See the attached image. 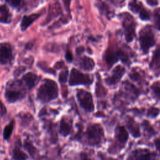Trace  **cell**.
I'll use <instances>...</instances> for the list:
<instances>
[{"label": "cell", "mask_w": 160, "mask_h": 160, "mask_svg": "<svg viewBox=\"0 0 160 160\" xmlns=\"http://www.w3.org/2000/svg\"><path fill=\"white\" fill-rule=\"evenodd\" d=\"M27 88L21 79L11 80L7 83L4 96L9 103L22 99L26 94Z\"/></svg>", "instance_id": "obj_1"}, {"label": "cell", "mask_w": 160, "mask_h": 160, "mask_svg": "<svg viewBox=\"0 0 160 160\" xmlns=\"http://www.w3.org/2000/svg\"><path fill=\"white\" fill-rule=\"evenodd\" d=\"M58 94L57 83L52 79H45L37 91V99L42 103H47L56 99Z\"/></svg>", "instance_id": "obj_2"}, {"label": "cell", "mask_w": 160, "mask_h": 160, "mask_svg": "<svg viewBox=\"0 0 160 160\" xmlns=\"http://www.w3.org/2000/svg\"><path fill=\"white\" fill-rule=\"evenodd\" d=\"M84 142L90 146H98L104 139L103 128L99 124H89L86 131L82 133Z\"/></svg>", "instance_id": "obj_3"}, {"label": "cell", "mask_w": 160, "mask_h": 160, "mask_svg": "<svg viewBox=\"0 0 160 160\" xmlns=\"http://www.w3.org/2000/svg\"><path fill=\"white\" fill-rule=\"evenodd\" d=\"M128 137V132L124 126H117L115 130V139L108 149L109 152L112 154L119 153L124 148Z\"/></svg>", "instance_id": "obj_4"}, {"label": "cell", "mask_w": 160, "mask_h": 160, "mask_svg": "<svg viewBox=\"0 0 160 160\" xmlns=\"http://www.w3.org/2000/svg\"><path fill=\"white\" fill-rule=\"evenodd\" d=\"M119 18L124 30L126 39L128 42H131L136 36V21L132 16L128 12L120 14Z\"/></svg>", "instance_id": "obj_5"}, {"label": "cell", "mask_w": 160, "mask_h": 160, "mask_svg": "<svg viewBox=\"0 0 160 160\" xmlns=\"http://www.w3.org/2000/svg\"><path fill=\"white\" fill-rule=\"evenodd\" d=\"M139 42L144 53H147L149 49L156 42L154 33L150 25L144 27L139 32Z\"/></svg>", "instance_id": "obj_6"}, {"label": "cell", "mask_w": 160, "mask_h": 160, "mask_svg": "<svg viewBox=\"0 0 160 160\" xmlns=\"http://www.w3.org/2000/svg\"><path fill=\"white\" fill-rule=\"evenodd\" d=\"M92 81V78L89 74L82 73L76 68L71 69L68 80V83L70 86L79 85L88 86L91 84Z\"/></svg>", "instance_id": "obj_7"}, {"label": "cell", "mask_w": 160, "mask_h": 160, "mask_svg": "<svg viewBox=\"0 0 160 160\" xmlns=\"http://www.w3.org/2000/svg\"><path fill=\"white\" fill-rule=\"evenodd\" d=\"M76 98L80 106L86 112H91L94 110L92 94L84 89H78Z\"/></svg>", "instance_id": "obj_8"}, {"label": "cell", "mask_w": 160, "mask_h": 160, "mask_svg": "<svg viewBox=\"0 0 160 160\" xmlns=\"http://www.w3.org/2000/svg\"><path fill=\"white\" fill-rule=\"evenodd\" d=\"M158 154L148 149L139 148L130 152L126 160H157Z\"/></svg>", "instance_id": "obj_9"}, {"label": "cell", "mask_w": 160, "mask_h": 160, "mask_svg": "<svg viewBox=\"0 0 160 160\" xmlns=\"http://www.w3.org/2000/svg\"><path fill=\"white\" fill-rule=\"evenodd\" d=\"M14 58L12 46L8 42L0 43V64H11Z\"/></svg>", "instance_id": "obj_10"}, {"label": "cell", "mask_w": 160, "mask_h": 160, "mask_svg": "<svg viewBox=\"0 0 160 160\" xmlns=\"http://www.w3.org/2000/svg\"><path fill=\"white\" fill-rule=\"evenodd\" d=\"M6 2L16 9L18 11H27L29 9L34 8L38 6V1H6Z\"/></svg>", "instance_id": "obj_11"}, {"label": "cell", "mask_w": 160, "mask_h": 160, "mask_svg": "<svg viewBox=\"0 0 160 160\" xmlns=\"http://www.w3.org/2000/svg\"><path fill=\"white\" fill-rule=\"evenodd\" d=\"M129 7L130 9L135 12L139 13V17L142 20H148L150 18L149 12L143 6L141 2L133 1L129 3Z\"/></svg>", "instance_id": "obj_12"}, {"label": "cell", "mask_w": 160, "mask_h": 160, "mask_svg": "<svg viewBox=\"0 0 160 160\" xmlns=\"http://www.w3.org/2000/svg\"><path fill=\"white\" fill-rule=\"evenodd\" d=\"M40 79L41 76H39L38 74L32 72H28L22 76L21 80L26 86L27 89L31 90L37 85Z\"/></svg>", "instance_id": "obj_13"}, {"label": "cell", "mask_w": 160, "mask_h": 160, "mask_svg": "<svg viewBox=\"0 0 160 160\" xmlns=\"http://www.w3.org/2000/svg\"><path fill=\"white\" fill-rule=\"evenodd\" d=\"M125 72V69L124 67L118 65L113 70L111 76H109L105 79V82L108 85L111 86L116 84L121 79Z\"/></svg>", "instance_id": "obj_14"}, {"label": "cell", "mask_w": 160, "mask_h": 160, "mask_svg": "<svg viewBox=\"0 0 160 160\" xmlns=\"http://www.w3.org/2000/svg\"><path fill=\"white\" fill-rule=\"evenodd\" d=\"M62 13V9L59 2L56 1L51 4L48 9V16L45 19V24H48L51 22L53 19L56 18L58 16Z\"/></svg>", "instance_id": "obj_15"}, {"label": "cell", "mask_w": 160, "mask_h": 160, "mask_svg": "<svg viewBox=\"0 0 160 160\" xmlns=\"http://www.w3.org/2000/svg\"><path fill=\"white\" fill-rule=\"evenodd\" d=\"M149 68L155 75L159 76L160 74V44L156 48L153 53Z\"/></svg>", "instance_id": "obj_16"}, {"label": "cell", "mask_w": 160, "mask_h": 160, "mask_svg": "<svg viewBox=\"0 0 160 160\" xmlns=\"http://www.w3.org/2000/svg\"><path fill=\"white\" fill-rule=\"evenodd\" d=\"M72 129V120L66 116L62 117L60 121L59 124V134L64 137H66L71 134Z\"/></svg>", "instance_id": "obj_17"}, {"label": "cell", "mask_w": 160, "mask_h": 160, "mask_svg": "<svg viewBox=\"0 0 160 160\" xmlns=\"http://www.w3.org/2000/svg\"><path fill=\"white\" fill-rule=\"evenodd\" d=\"M41 15V13H33L30 15H25L22 17L20 23V28L22 31H26L38 18Z\"/></svg>", "instance_id": "obj_18"}, {"label": "cell", "mask_w": 160, "mask_h": 160, "mask_svg": "<svg viewBox=\"0 0 160 160\" xmlns=\"http://www.w3.org/2000/svg\"><path fill=\"white\" fill-rule=\"evenodd\" d=\"M78 64L79 68L81 69L88 71H92L95 66V62L93 59L86 56H84L79 59Z\"/></svg>", "instance_id": "obj_19"}, {"label": "cell", "mask_w": 160, "mask_h": 160, "mask_svg": "<svg viewBox=\"0 0 160 160\" xmlns=\"http://www.w3.org/2000/svg\"><path fill=\"white\" fill-rule=\"evenodd\" d=\"M126 126L129 132L134 138H137L141 136L139 126L132 118H128L127 119Z\"/></svg>", "instance_id": "obj_20"}, {"label": "cell", "mask_w": 160, "mask_h": 160, "mask_svg": "<svg viewBox=\"0 0 160 160\" xmlns=\"http://www.w3.org/2000/svg\"><path fill=\"white\" fill-rule=\"evenodd\" d=\"M12 21V13L7 4L0 5V23L9 24Z\"/></svg>", "instance_id": "obj_21"}, {"label": "cell", "mask_w": 160, "mask_h": 160, "mask_svg": "<svg viewBox=\"0 0 160 160\" xmlns=\"http://www.w3.org/2000/svg\"><path fill=\"white\" fill-rule=\"evenodd\" d=\"M12 156L14 160H28V156L20 148V141L17 142L12 149Z\"/></svg>", "instance_id": "obj_22"}, {"label": "cell", "mask_w": 160, "mask_h": 160, "mask_svg": "<svg viewBox=\"0 0 160 160\" xmlns=\"http://www.w3.org/2000/svg\"><path fill=\"white\" fill-rule=\"evenodd\" d=\"M119 56L118 54V51L108 49L105 53V61L108 66L111 68L115 62L118 61Z\"/></svg>", "instance_id": "obj_23"}, {"label": "cell", "mask_w": 160, "mask_h": 160, "mask_svg": "<svg viewBox=\"0 0 160 160\" xmlns=\"http://www.w3.org/2000/svg\"><path fill=\"white\" fill-rule=\"evenodd\" d=\"M96 6L99 9V10L101 14L105 15L108 19H110L111 18L112 13L111 11L110 10L108 4H106L104 2L100 1V2H97Z\"/></svg>", "instance_id": "obj_24"}, {"label": "cell", "mask_w": 160, "mask_h": 160, "mask_svg": "<svg viewBox=\"0 0 160 160\" xmlns=\"http://www.w3.org/2000/svg\"><path fill=\"white\" fill-rule=\"evenodd\" d=\"M123 85L124 89H126L127 92L129 94L132 98H135L138 96L139 91L134 86H133V84L129 83L128 81H126L123 83Z\"/></svg>", "instance_id": "obj_25"}, {"label": "cell", "mask_w": 160, "mask_h": 160, "mask_svg": "<svg viewBox=\"0 0 160 160\" xmlns=\"http://www.w3.org/2000/svg\"><path fill=\"white\" fill-rule=\"evenodd\" d=\"M14 126V121L12 119L3 129V138L4 140H8L12 132Z\"/></svg>", "instance_id": "obj_26"}, {"label": "cell", "mask_w": 160, "mask_h": 160, "mask_svg": "<svg viewBox=\"0 0 160 160\" xmlns=\"http://www.w3.org/2000/svg\"><path fill=\"white\" fill-rule=\"evenodd\" d=\"M142 126L143 128L144 132L146 136H148L149 138L154 136L155 134V131L152 127L151 126V124L149 123L147 121H144L142 123Z\"/></svg>", "instance_id": "obj_27"}, {"label": "cell", "mask_w": 160, "mask_h": 160, "mask_svg": "<svg viewBox=\"0 0 160 160\" xmlns=\"http://www.w3.org/2000/svg\"><path fill=\"white\" fill-rule=\"evenodd\" d=\"M24 148L28 151L29 154L34 158L38 155V151L36 148L28 141H26L24 144Z\"/></svg>", "instance_id": "obj_28"}, {"label": "cell", "mask_w": 160, "mask_h": 160, "mask_svg": "<svg viewBox=\"0 0 160 160\" xmlns=\"http://www.w3.org/2000/svg\"><path fill=\"white\" fill-rule=\"evenodd\" d=\"M19 118L21 119L22 124L24 125H28V124H29L32 120L33 119V117L32 116V115L29 113H24V112H22L21 114H18Z\"/></svg>", "instance_id": "obj_29"}, {"label": "cell", "mask_w": 160, "mask_h": 160, "mask_svg": "<svg viewBox=\"0 0 160 160\" xmlns=\"http://www.w3.org/2000/svg\"><path fill=\"white\" fill-rule=\"evenodd\" d=\"M107 93V90L106 88L99 82L96 83V94L98 97L105 96Z\"/></svg>", "instance_id": "obj_30"}, {"label": "cell", "mask_w": 160, "mask_h": 160, "mask_svg": "<svg viewBox=\"0 0 160 160\" xmlns=\"http://www.w3.org/2000/svg\"><path fill=\"white\" fill-rule=\"evenodd\" d=\"M151 88L156 98L160 99V81L154 82Z\"/></svg>", "instance_id": "obj_31"}, {"label": "cell", "mask_w": 160, "mask_h": 160, "mask_svg": "<svg viewBox=\"0 0 160 160\" xmlns=\"http://www.w3.org/2000/svg\"><path fill=\"white\" fill-rule=\"evenodd\" d=\"M154 22L155 27L160 31V8L154 11Z\"/></svg>", "instance_id": "obj_32"}, {"label": "cell", "mask_w": 160, "mask_h": 160, "mask_svg": "<svg viewBox=\"0 0 160 160\" xmlns=\"http://www.w3.org/2000/svg\"><path fill=\"white\" fill-rule=\"evenodd\" d=\"M68 70L67 69L62 70L59 74L58 79L61 83H64L68 81Z\"/></svg>", "instance_id": "obj_33"}, {"label": "cell", "mask_w": 160, "mask_h": 160, "mask_svg": "<svg viewBox=\"0 0 160 160\" xmlns=\"http://www.w3.org/2000/svg\"><path fill=\"white\" fill-rule=\"evenodd\" d=\"M159 112V109L154 108V107H151V108H149L148 109L147 114L149 117L154 118H156L158 115Z\"/></svg>", "instance_id": "obj_34"}, {"label": "cell", "mask_w": 160, "mask_h": 160, "mask_svg": "<svg viewBox=\"0 0 160 160\" xmlns=\"http://www.w3.org/2000/svg\"><path fill=\"white\" fill-rule=\"evenodd\" d=\"M37 65L38 66V67H39L40 69H42V71H45L46 72L51 73V74H56L55 71H54L53 69L49 68V67H47V66H46V64H44L43 62L38 63Z\"/></svg>", "instance_id": "obj_35"}, {"label": "cell", "mask_w": 160, "mask_h": 160, "mask_svg": "<svg viewBox=\"0 0 160 160\" xmlns=\"http://www.w3.org/2000/svg\"><path fill=\"white\" fill-rule=\"evenodd\" d=\"M26 69V68L25 66H21L18 67L14 71V77H17L19 76V75H21L22 73H23Z\"/></svg>", "instance_id": "obj_36"}, {"label": "cell", "mask_w": 160, "mask_h": 160, "mask_svg": "<svg viewBox=\"0 0 160 160\" xmlns=\"http://www.w3.org/2000/svg\"><path fill=\"white\" fill-rule=\"evenodd\" d=\"M129 77L133 81H139V79H141L140 74L138 71H132L129 74Z\"/></svg>", "instance_id": "obj_37"}, {"label": "cell", "mask_w": 160, "mask_h": 160, "mask_svg": "<svg viewBox=\"0 0 160 160\" xmlns=\"http://www.w3.org/2000/svg\"><path fill=\"white\" fill-rule=\"evenodd\" d=\"M6 112H7V110L5 106L1 102V101H0V116H4L6 114Z\"/></svg>", "instance_id": "obj_38"}, {"label": "cell", "mask_w": 160, "mask_h": 160, "mask_svg": "<svg viewBox=\"0 0 160 160\" xmlns=\"http://www.w3.org/2000/svg\"><path fill=\"white\" fill-rule=\"evenodd\" d=\"M80 160H93L87 153L81 152L80 153Z\"/></svg>", "instance_id": "obj_39"}, {"label": "cell", "mask_w": 160, "mask_h": 160, "mask_svg": "<svg viewBox=\"0 0 160 160\" xmlns=\"http://www.w3.org/2000/svg\"><path fill=\"white\" fill-rule=\"evenodd\" d=\"M65 58H66V59L67 60V61L68 62H71L72 61V55L71 54V52L68 50L66 52V55H65Z\"/></svg>", "instance_id": "obj_40"}, {"label": "cell", "mask_w": 160, "mask_h": 160, "mask_svg": "<svg viewBox=\"0 0 160 160\" xmlns=\"http://www.w3.org/2000/svg\"><path fill=\"white\" fill-rule=\"evenodd\" d=\"M99 158H100L101 160H118L117 159H115V158H111V157L106 156H104V154H102L101 153L99 154Z\"/></svg>", "instance_id": "obj_41"}, {"label": "cell", "mask_w": 160, "mask_h": 160, "mask_svg": "<svg viewBox=\"0 0 160 160\" xmlns=\"http://www.w3.org/2000/svg\"><path fill=\"white\" fill-rule=\"evenodd\" d=\"M154 144L157 151L160 153V138H157L155 139Z\"/></svg>", "instance_id": "obj_42"}, {"label": "cell", "mask_w": 160, "mask_h": 160, "mask_svg": "<svg viewBox=\"0 0 160 160\" xmlns=\"http://www.w3.org/2000/svg\"><path fill=\"white\" fill-rule=\"evenodd\" d=\"M146 2H147V3H148L149 4L151 5V6H155V5H157L158 4V1H157L150 0V1H147Z\"/></svg>", "instance_id": "obj_43"}, {"label": "cell", "mask_w": 160, "mask_h": 160, "mask_svg": "<svg viewBox=\"0 0 160 160\" xmlns=\"http://www.w3.org/2000/svg\"><path fill=\"white\" fill-rule=\"evenodd\" d=\"M83 51H84V48L82 47V46L78 47V48L76 49V52H77L78 54H80Z\"/></svg>", "instance_id": "obj_44"}, {"label": "cell", "mask_w": 160, "mask_h": 160, "mask_svg": "<svg viewBox=\"0 0 160 160\" xmlns=\"http://www.w3.org/2000/svg\"><path fill=\"white\" fill-rule=\"evenodd\" d=\"M5 160H8V159H5Z\"/></svg>", "instance_id": "obj_45"}]
</instances>
